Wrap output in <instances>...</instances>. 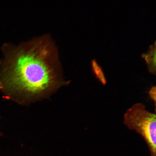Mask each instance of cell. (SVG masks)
Listing matches in <instances>:
<instances>
[{
    "label": "cell",
    "mask_w": 156,
    "mask_h": 156,
    "mask_svg": "<svg viewBox=\"0 0 156 156\" xmlns=\"http://www.w3.org/2000/svg\"><path fill=\"white\" fill-rule=\"evenodd\" d=\"M2 135V133L1 132H0V136H1Z\"/></svg>",
    "instance_id": "obj_6"
},
{
    "label": "cell",
    "mask_w": 156,
    "mask_h": 156,
    "mask_svg": "<svg viewBox=\"0 0 156 156\" xmlns=\"http://www.w3.org/2000/svg\"><path fill=\"white\" fill-rule=\"evenodd\" d=\"M149 95L151 98L156 102V87H152L149 91Z\"/></svg>",
    "instance_id": "obj_5"
},
{
    "label": "cell",
    "mask_w": 156,
    "mask_h": 156,
    "mask_svg": "<svg viewBox=\"0 0 156 156\" xmlns=\"http://www.w3.org/2000/svg\"><path fill=\"white\" fill-rule=\"evenodd\" d=\"M156 116L141 103H135L126 110L123 122L129 129L135 130L145 140L151 156H156Z\"/></svg>",
    "instance_id": "obj_2"
},
{
    "label": "cell",
    "mask_w": 156,
    "mask_h": 156,
    "mask_svg": "<svg viewBox=\"0 0 156 156\" xmlns=\"http://www.w3.org/2000/svg\"><path fill=\"white\" fill-rule=\"evenodd\" d=\"M147 65L150 73L155 75L156 72V46L155 42L150 47L149 51L142 55Z\"/></svg>",
    "instance_id": "obj_3"
},
{
    "label": "cell",
    "mask_w": 156,
    "mask_h": 156,
    "mask_svg": "<svg viewBox=\"0 0 156 156\" xmlns=\"http://www.w3.org/2000/svg\"><path fill=\"white\" fill-rule=\"evenodd\" d=\"M1 49L0 90L6 98L29 104L64 85L58 49L49 35L17 46L4 44Z\"/></svg>",
    "instance_id": "obj_1"
},
{
    "label": "cell",
    "mask_w": 156,
    "mask_h": 156,
    "mask_svg": "<svg viewBox=\"0 0 156 156\" xmlns=\"http://www.w3.org/2000/svg\"><path fill=\"white\" fill-rule=\"evenodd\" d=\"M91 67L98 81L103 85L107 83V80L102 68L98 63L96 60L94 59L91 62Z\"/></svg>",
    "instance_id": "obj_4"
}]
</instances>
